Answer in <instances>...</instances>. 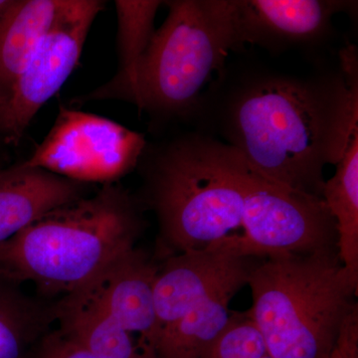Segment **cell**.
I'll return each instance as SVG.
<instances>
[{
	"instance_id": "52a82bcc",
	"label": "cell",
	"mask_w": 358,
	"mask_h": 358,
	"mask_svg": "<svg viewBox=\"0 0 358 358\" xmlns=\"http://www.w3.org/2000/svg\"><path fill=\"white\" fill-rule=\"evenodd\" d=\"M147 145L145 134L119 122L61 106L50 131L23 164L86 185H108L138 167Z\"/></svg>"
},
{
	"instance_id": "6da1fadb",
	"label": "cell",
	"mask_w": 358,
	"mask_h": 358,
	"mask_svg": "<svg viewBox=\"0 0 358 358\" xmlns=\"http://www.w3.org/2000/svg\"><path fill=\"white\" fill-rule=\"evenodd\" d=\"M339 59L338 71L310 77L229 75L225 67L192 117L199 133L229 145L265 178L322 199L324 166L338 164L358 126L357 47Z\"/></svg>"
},
{
	"instance_id": "d6986e66",
	"label": "cell",
	"mask_w": 358,
	"mask_h": 358,
	"mask_svg": "<svg viewBox=\"0 0 358 358\" xmlns=\"http://www.w3.org/2000/svg\"><path fill=\"white\" fill-rule=\"evenodd\" d=\"M199 358H274L248 312L232 313L217 341Z\"/></svg>"
},
{
	"instance_id": "4fadbf2b",
	"label": "cell",
	"mask_w": 358,
	"mask_h": 358,
	"mask_svg": "<svg viewBox=\"0 0 358 358\" xmlns=\"http://www.w3.org/2000/svg\"><path fill=\"white\" fill-rule=\"evenodd\" d=\"M53 313L60 324L58 331L96 357L157 358L84 289L67 294Z\"/></svg>"
},
{
	"instance_id": "30bf717a",
	"label": "cell",
	"mask_w": 358,
	"mask_h": 358,
	"mask_svg": "<svg viewBox=\"0 0 358 358\" xmlns=\"http://www.w3.org/2000/svg\"><path fill=\"white\" fill-rule=\"evenodd\" d=\"M357 2L338 0H233L238 42L268 51L320 44L329 36L336 13Z\"/></svg>"
},
{
	"instance_id": "9c48e42d",
	"label": "cell",
	"mask_w": 358,
	"mask_h": 358,
	"mask_svg": "<svg viewBox=\"0 0 358 358\" xmlns=\"http://www.w3.org/2000/svg\"><path fill=\"white\" fill-rule=\"evenodd\" d=\"M235 238L206 249L173 254L159 267L154 288L157 343L164 331L212 294L247 285L257 262L254 257L243 255Z\"/></svg>"
},
{
	"instance_id": "8fae6325",
	"label": "cell",
	"mask_w": 358,
	"mask_h": 358,
	"mask_svg": "<svg viewBox=\"0 0 358 358\" xmlns=\"http://www.w3.org/2000/svg\"><path fill=\"white\" fill-rule=\"evenodd\" d=\"M159 266L133 248L117 257L82 289L95 298L145 352L157 357L155 281Z\"/></svg>"
},
{
	"instance_id": "7c38bea8",
	"label": "cell",
	"mask_w": 358,
	"mask_h": 358,
	"mask_svg": "<svg viewBox=\"0 0 358 358\" xmlns=\"http://www.w3.org/2000/svg\"><path fill=\"white\" fill-rule=\"evenodd\" d=\"M87 185L23 162L0 171V244L45 214L85 196Z\"/></svg>"
},
{
	"instance_id": "5b68a950",
	"label": "cell",
	"mask_w": 358,
	"mask_h": 358,
	"mask_svg": "<svg viewBox=\"0 0 358 358\" xmlns=\"http://www.w3.org/2000/svg\"><path fill=\"white\" fill-rule=\"evenodd\" d=\"M169 13L141 59L127 102L157 121L192 119L230 51H242L233 0L164 1Z\"/></svg>"
},
{
	"instance_id": "ba28073f",
	"label": "cell",
	"mask_w": 358,
	"mask_h": 358,
	"mask_svg": "<svg viewBox=\"0 0 358 358\" xmlns=\"http://www.w3.org/2000/svg\"><path fill=\"white\" fill-rule=\"evenodd\" d=\"M101 0H71L40 42L0 108L4 145H17L40 109L76 69L92 25L103 8Z\"/></svg>"
},
{
	"instance_id": "e0dca14e",
	"label": "cell",
	"mask_w": 358,
	"mask_h": 358,
	"mask_svg": "<svg viewBox=\"0 0 358 358\" xmlns=\"http://www.w3.org/2000/svg\"><path fill=\"white\" fill-rule=\"evenodd\" d=\"M241 288L217 292L193 307L159 336L157 358H199L223 334L229 324L231 299Z\"/></svg>"
},
{
	"instance_id": "603a6c76",
	"label": "cell",
	"mask_w": 358,
	"mask_h": 358,
	"mask_svg": "<svg viewBox=\"0 0 358 358\" xmlns=\"http://www.w3.org/2000/svg\"><path fill=\"white\" fill-rule=\"evenodd\" d=\"M4 103H6V98H4L3 94L0 92V108L4 105Z\"/></svg>"
},
{
	"instance_id": "5bb4252c",
	"label": "cell",
	"mask_w": 358,
	"mask_h": 358,
	"mask_svg": "<svg viewBox=\"0 0 358 358\" xmlns=\"http://www.w3.org/2000/svg\"><path fill=\"white\" fill-rule=\"evenodd\" d=\"M71 0H15L0 21V92L9 90Z\"/></svg>"
},
{
	"instance_id": "ac0fdd59",
	"label": "cell",
	"mask_w": 358,
	"mask_h": 358,
	"mask_svg": "<svg viewBox=\"0 0 358 358\" xmlns=\"http://www.w3.org/2000/svg\"><path fill=\"white\" fill-rule=\"evenodd\" d=\"M53 312L28 298L17 285L0 278V358H25Z\"/></svg>"
},
{
	"instance_id": "7a4b0ae2",
	"label": "cell",
	"mask_w": 358,
	"mask_h": 358,
	"mask_svg": "<svg viewBox=\"0 0 358 358\" xmlns=\"http://www.w3.org/2000/svg\"><path fill=\"white\" fill-rule=\"evenodd\" d=\"M140 204L117 182L45 214L0 244V278L66 296L129 250L143 229Z\"/></svg>"
},
{
	"instance_id": "2e32d148",
	"label": "cell",
	"mask_w": 358,
	"mask_h": 358,
	"mask_svg": "<svg viewBox=\"0 0 358 358\" xmlns=\"http://www.w3.org/2000/svg\"><path fill=\"white\" fill-rule=\"evenodd\" d=\"M333 178L324 182L322 199L336 225V249L343 268L358 284V126L352 129Z\"/></svg>"
},
{
	"instance_id": "ffe728a7",
	"label": "cell",
	"mask_w": 358,
	"mask_h": 358,
	"mask_svg": "<svg viewBox=\"0 0 358 358\" xmlns=\"http://www.w3.org/2000/svg\"><path fill=\"white\" fill-rule=\"evenodd\" d=\"M37 358H99L73 343L60 331L46 334Z\"/></svg>"
},
{
	"instance_id": "44dd1931",
	"label": "cell",
	"mask_w": 358,
	"mask_h": 358,
	"mask_svg": "<svg viewBox=\"0 0 358 358\" xmlns=\"http://www.w3.org/2000/svg\"><path fill=\"white\" fill-rule=\"evenodd\" d=\"M327 358H358V308L345 320L334 350Z\"/></svg>"
},
{
	"instance_id": "cb8c5ba5",
	"label": "cell",
	"mask_w": 358,
	"mask_h": 358,
	"mask_svg": "<svg viewBox=\"0 0 358 358\" xmlns=\"http://www.w3.org/2000/svg\"><path fill=\"white\" fill-rule=\"evenodd\" d=\"M0 143H4L3 138H2L1 131H0Z\"/></svg>"
},
{
	"instance_id": "8992f818",
	"label": "cell",
	"mask_w": 358,
	"mask_h": 358,
	"mask_svg": "<svg viewBox=\"0 0 358 358\" xmlns=\"http://www.w3.org/2000/svg\"><path fill=\"white\" fill-rule=\"evenodd\" d=\"M234 150L243 196L240 247L254 258L336 249V225L322 197L291 189L251 169Z\"/></svg>"
},
{
	"instance_id": "9a60e30c",
	"label": "cell",
	"mask_w": 358,
	"mask_h": 358,
	"mask_svg": "<svg viewBox=\"0 0 358 358\" xmlns=\"http://www.w3.org/2000/svg\"><path fill=\"white\" fill-rule=\"evenodd\" d=\"M164 2L159 0H115L119 69L107 84L77 99L75 102L128 101L141 59L154 36L155 16Z\"/></svg>"
},
{
	"instance_id": "7402d4cb",
	"label": "cell",
	"mask_w": 358,
	"mask_h": 358,
	"mask_svg": "<svg viewBox=\"0 0 358 358\" xmlns=\"http://www.w3.org/2000/svg\"><path fill=\"white\" fill-rule=\"evenodd\" d=\"M14 2L15 0H0V21L3 20L9 9L13 7Z\"/></svg>"
},
{
	"instance_id": "3957f363",
	"label": "cell",
	"mask_w": 358,
	"mask_h": 358,
	"mask_svg": "<svg viewBox=\"0 0 358 358\" xmlns=\"http://www.w3.org/2000/svg\"><path fill=\"white\" fill-rule=\"evenodd\" d=\"M138 166L171 255L243 235V196L229 145L199 131L181 134L147 145Z\"/></svg>"
},
{
	"instance_id": "277c9868",
	"label": "cell",
	"mask_w": 358,
	"mask_h": 358,
	"mask_svg": "<svg viewBox=\"0 0 358 358\" xmlns=\"http://www.w3.org/2000/svg\"><path fill=\"white\" fill-rule=\"evenodd\" d=\"M257 262L247 285L250 317L274 358H327L353 308L358 284L338 249L279 254Z\"/></svg>"
}]
</instances>
